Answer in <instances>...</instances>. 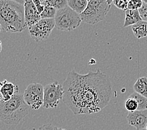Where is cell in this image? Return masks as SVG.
<instances>
[{"label": "cell", "mask_w": 147, "mask_h": 130, "mask_svg": "<svg viewBox=\"0 0 147 130\" xmlns=\"http://www.w3.org/2000/svg\"><path fill=\"white\" fill-rule=\"evenodd\" d=\"M55 26V19H41L29 28V33L33 39L36 42H40L50 36Z\"/></svg>", "instance_id": "ba28073f"}, {"label": "cell", "mask_w": 147, "mask_h": 130, "mask_svg": "<svg viewBox=\"0 0 147 130\" xmlns=\"http://www.w3.org/2000/svg\"><path fill=\"white\" fill-rule=\"evenodd\" d=\"M57 10L50 6H46L44 11L41 13V19H55Z\"/></svg>", "instance_id": "ac0fdd59"}, {"label": "cell", "mask_w": 147, "mask_h": 130, "mask_svg": "<svg viewBox=\"0 0 147 130\" xmlns=\"http://www.w3.org/2000/svg\"><path fill=\"white\" fill-rule=\"evenodd\" d=\"M57 127H56L52 124H47L44 125L38 129H33V130H57Z\"/></svg>", "instance_id": "cb8c5ba5"}, {"label": "cell", "mask_w": 147, "mask_h": 130, "mask_svg": "<svg viewBox=\"0 0 147 130\" xmlns=\"http://www.w3.org/2000/svg\"><path fill=\"white\" fill-rule=\"evenodd\" d=\"M132 31L135 36L138 39L147 36V22L141 21L132 26Z\"/></svg>", "instance_id": "4fadbf2b"}, {"label": "cell", "mask_w": 147, "mask_h": 130, "mask_svg": "<svg viewBox=\"0 0 147 130\" xmlns=\"http://www.w3.org/2000/svg\"><path fill=\"white\" fill-rule=\"evenodd\" d=\"M139 12L143 21L147 22V4L143 2V6L139 9Z\"/></svg>", "instance_id": "7402d4cb"}, {"label": "cell", "mask_w": 147, "mask_h": 130, "mask_svg": "<svg viewBox=\"0 0 147 130\" xmlns=\"http://www.w3.org/2000/svg\"><path fill=\"white\" fill-rule=\"evenodd\" d=\"M64 103L75 115H89L101 111L110 103L112 84L110 77L98 69L81 75L69 72L63 83Z\"/></svg>", "instance_id": "6da1fadb"}, {"label": "cell", "mask_w": 147, "mask_h": 130, "mask_svg": "<svg viewBox=\"0 0 147 130\" xmlns=\"http://www.w3.org/2000/svg\"><path fill=\"white\" fill-rule=\"evenodd\" d=\"M143 21L139 10H129L125 11V18L123 26H134L137 23Z\"/></svg>", "instance_id": "7c38bea8"}, {"label": "cell", "mask_w": 147, "mask_h": 130, "mask_svg": "<svg viewBox=\"0 0 147 130\" xmlns=\"http://www.w3.org/2000/svg\"><path fill=\"white\" fill-rule=\"evenodd\" d=\"M57 130H66V129H63V128H57Z\"/></svg>", "instance_id": "d4e9b609"}, {"label": "cell", "mask_w": 147, "mask_h": 130, "mask_svg": "<svg viewBox=\"0 0 147 130\" xmlns=\"http://www.w3.org/2000/svg\"><path fill=\"white\" fill-rule=\"evenodd\" d=\"M24 19L27 26L30 28L41 20V14L32 0H26L24 3Z\"/></svg>", "instance_id": "9c48e42d"}, {"label": "cell", "mask_w": 147, "mask_h": 130, "mask_svg": "<svg viewBox=\"0 0 147 130\" xmlns=\"http://www.w3.org/2000/svg\"><path fill=\"white\" fill-rule=\"evenodd\" d=\"M135 92L147 98V78L142 76L139 78L134 85Z\"/></svg>", "instance_id": "9a60e30c"}, {"label": "cell", "mask_w": 147, "mask_h": 130, "mask_svg": "<svg viewBox=\"0 0 147 130\" xmlns=\"http://www.w3.org/2000/svg\"><path fill=\"white\" fill-rule=\"evenodd\" d=\"M125 107L128 112H134L138 110V104L134 98H128L125 103Z\"/></svg>", "instance_id": "d6986e66"}, {"label": "cell", "mask_w": 147, "mask_h": 130, "mask_svg": "<svg viewBox=\"0 0 147 130\" xmlns=\"http://www.w3.org/2000/svg\"><path fill=\"white\" fill-rule=\"evenodd\" d=\"M0 25L5 32H22L28 27L24 4L12 0H0Z\"/></svg>", "instance_id": "7a4b0ae2"}, {"label": "cell", "mask_w": 147, "mask_h": 130, "mask_svg": "<svg viewBox=\"0 0 147 130\" xmlns=\"http://www.w3.org/2000/svg\"><path fill=\"white\" fill-rule=\"evenodd\" d=\"M146 129L147 130V125H146Z\"/></svg>", "instance_id": "484cf974"}, {"label": "cell", "mask_w": 147, "mask_h": 130, "mask_svg": "<svg viewBox=\"0 0 147 130\" xmlns=\"http://www.w3.org/2000/svg\"><path fill=\"white\" fill-rule=\"evenodd\" d=\"M19 88L13 83L5 79L0 83V93H1V100L6 102L11 99L16 94H18Z\"/></svg>", "instance_id": "8fae6325"}, {"label": "cell", "mask_w": 147, "mask_h": 130, "mask_svg": "<svg viewBox=\"0 0 147 130\" xmlns=\"http://www.w3.org/2000/svg\"><path fill=\"white\" fill-rule=\"evenodd\" d=\"M127 119L128 124L136 130L145 129L147 125V110L128 112Z\"/></svg>", "instance_id": "30bf717a"}, {"label": "cell", "mask_w": 147, "mask_h": 130, "mask_svg": "<svg viewBox=\"0 0 147 130\" xmlns=\"http://www.w3.org/2000/svg\"><path fill=\"white\" fill-rule=\"evenodd\" d=\"M143 6V1L141 0H130L128 1V9L139 10Z\"/></svg>", "instance_id": "ffe728a7"}, {"label": "cell", "mask_w": 147, "mask_h": 130, "mask_svg": "<svg viewBox=\"0 0 147 130\" xmlns=\"http://www.w3.org/2000/svg\"><path fill=\"white\" fill-rule=\"evenodd\" d=\"M129 98L135 99L138 104V110H147V98L141 94L134 92L129 95Z\"/></svg>", "instance_id": "e0dca14e"}, {"label": "cell", "mask_w": 147, "mask_h": 130, "mask_svg": "<svg viewBox=\"0 0 147 130\" xmlns=\"http://www.w3.org/2000/svg\"><path fill=\"white\" fill-rule=\"evenodd\" d=\"M33 2L36 7L38 12L41 14L44 11L45 6L43 4H42L41 1H40V0H33Z\"/></svg>", "instance_id": "603a6c76"}, {"label": "cell", "mask_w": 147, "mask_h": 130, "mask_svg": "<svg viewBox=\"0 0 147 130\" xmlns=\"http://www.w3.org/2000/svg\"><path fill=\"white\" fill-rule=\"evenodd\" d=\"M113 4L118 9L123 10L125 12L128 10V1L127 0H114Z\"/></svg>", "instance_id": "44dd1931"}, {"label": "cell", "mask_w": 147, "mask_h": 130, "mask_svg": "<svg viewBox=\"0 0 147 130\" xmlns=\"http://www.w3.org/2000/svg\"><path fill=\"white\" fill-rule=\"evenodd\" d=\"M65 90L63 85L57 82L44 86L43 107L45 108H57L60 101L63 100Z\"/></svg>", "instance_id": "8992f818"}, {"label": "cell", "mask_w": 147, "mask_h": 130, "mask_svg": "<svg viewBox=\"0 0 147 130\" xmlns=\"http://www.w3.org/2000/svg\"><path fill=\"white\" fill-rule=\"evenodd\" d=\"M88 3L87 0H68V6L79 15L85 11Z\"/></svg>", "instance_id": "5bb4252c"}, {"label": "cell", "mask_w": 147, "mask_h": 130, "mask_svg": "<svg viewBox=\"0 0 147 130\" xmlns=\"http://www.w3.org/2000/svg\"><path fill=\"white\" fill-rule=\"evenodd\" d=\"M24 100L32 110H37L43 106L44 86L40 83H31L27 86L23 94Z\"/></svg>", "instance_id": "52a82bcc"}, {"label": "cell", "mask_w": 147, "mask_h": 130, "mask_svg": "<svg viewBox=\"0 0 147 130\" xmlns=\"http://www.w3.org/2000/svg\"><path fill=\"white\" fill-rule=\"evenodd\" d=\"M41 3L45 6H48L57 9H63L68 6V1L65 0H41Z\"/></svg>", "instance_id": "2e32d148"}, {"label": "cell", "mask_w": 147, "mask_h": 130, "mask_svg": "<svg viewBox=\"0 0 147 130\" xmlns=\"http://www.w3.org/2000/svg\"><path fill=\"white\" fill-rule=\"evenodd\" d=\"M55 25L58 30L71 31L76 29L82 22L79 14L68 6L58 10L55 18Z\"/></svg>", "instance_id": "5b68a950"}, {"label": "cell", "mask_w": 147, "mask_h": 130, "mask_svg": "<svg viewBox=\"0 0 147 130\" xmlns=\"http://www.w3.org/2000/svg\"><path fill=\"white\" fill-rule=\"evenodd\" d=\"M30 106L23 95L16 94L8 101H0V118L6 125H18L29 113Z\"/></svg>", "instance_id": "3957f363"}, {"label": "cell", "mask_w": 147, "mask_h": 130, "mask_svg": "<svg viewBox=\"0 0 147 130\" xmlns=\"http://www.w3.org/2000/svg\"><path fill=\"white\" fill-rule=\"evenodd\" d=\"M112 3V0H90L85 11L80 15L82 21L92 25L98 23L105 18Z\"/></svg>", "instance_id": "277c9868"}]
</instances>
